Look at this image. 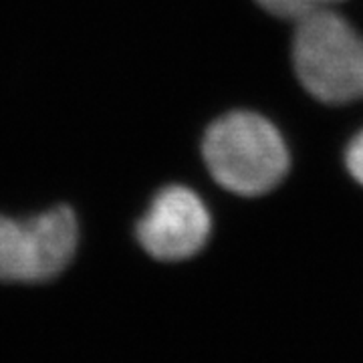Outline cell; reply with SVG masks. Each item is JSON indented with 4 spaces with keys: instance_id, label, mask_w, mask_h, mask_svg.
I'll list each match as a JSON object with an SVG mask.
<instances>
[{
    "instance_id": "6da1fadb",
    "label": "cell",
    "mask_w": 363,
    "mask_h": 363,
    "mask_svg": "<svg viewBox=\"0 0 363 363\" xmlns=\"http://www.w3.org/2000/svg\"><path fill=\"white\" fill-rule=\"evenodd\" d=\"M202 156L214 182L238 196L271 192L291 166L281 131L255 111H230L210 123Z\"/></svg>"
},
{
    "instance_id": "7a4b0ae2",
    "label": "cell",
    "mask_w": 363,
    "mask_h": 363,
    "mask_svg": "<svg viewBox=\"0 0 363 363\" xmlns=\"http://www.w3.org/2000/svg\"><path fill=\"white\" fill-rule=\"evenodd\" d=\"M291 55L301 85L315 99L343 105L363 97V37L329 6L298 21Z\"/></svg>"
},
{
    "instance_id": "3957f363",
    "label": "cell",
    "mask_w": 363,
    "mask_h": 363,
    "mask_svg": "<svg viewBox=\"0 0 363 363\" xmlns=\"http://www.w3.org/2000/svg\"><path fill=\"white\" fill-rule=\"evenodd\" d=\"M79 222L69 206L30 218L0 214V281L45 283L59 277L77 252Z\"/></svg>"
},
{
    "instance_id": "277c9868",
    "label": "cell",
    "mask_w": 363,
    "mask_h": 363,
    "mask_svg": "<svg viewBox=\"0 0 363 363\" xmlns=\"http://www.w3.org/2000/svg\"><path fill=\"white\" fill-rule=\"evenodd\" d=\"M212 218L206 204L186 186L157 192L138 222V242L157 260L178 262L198 255L210 238Z\"/></svg>"
},
{
    "instance_id": "5b68a950",
    "label": "cell",
    "mask_w": 363,
    "mask_h": 363,
    "mask_svg": "<svg viewBox=\"0 0 363 363\" xmlns=\"http://www.w3.org/2000/svg\"><path fill=\"white\" fill-rule=\"evenodd\" d=\"M257 2L272 16L283 18V21H293L295 25L315 11L329 6L327 0H257Z\"/></svg>"
},
{
    "instance_id": "8992f818",
    "label": "cell",
    "mask_w": 363,
    "mask_h": 363,
    "mask_svg": "<svg viewBox=\"0 0 363 363\" xmlns=\"http://www.w3.org/2000/svg\"><path fill=\"white\" fill-rule=\"evenodd\" d=\"M345 166L350 169L351 178L363 186V130L353 135L345 150Z\"/></svg>"
},
{
    "instance_id": "52a82bcc",
    "label": "cell",
    "mask_w": 363,
    "mask_h": 363,
    "mask_svg": "<svg viewBox=\"0 0 363 363\" xmlns=\"http://www.w3.org/2000/svg\"><path fill=\"white\" fill-rule=\"evenodd\" d=\"M331 2H341V0H327V4H331Z\"/></svg>"
}]
</instances>
